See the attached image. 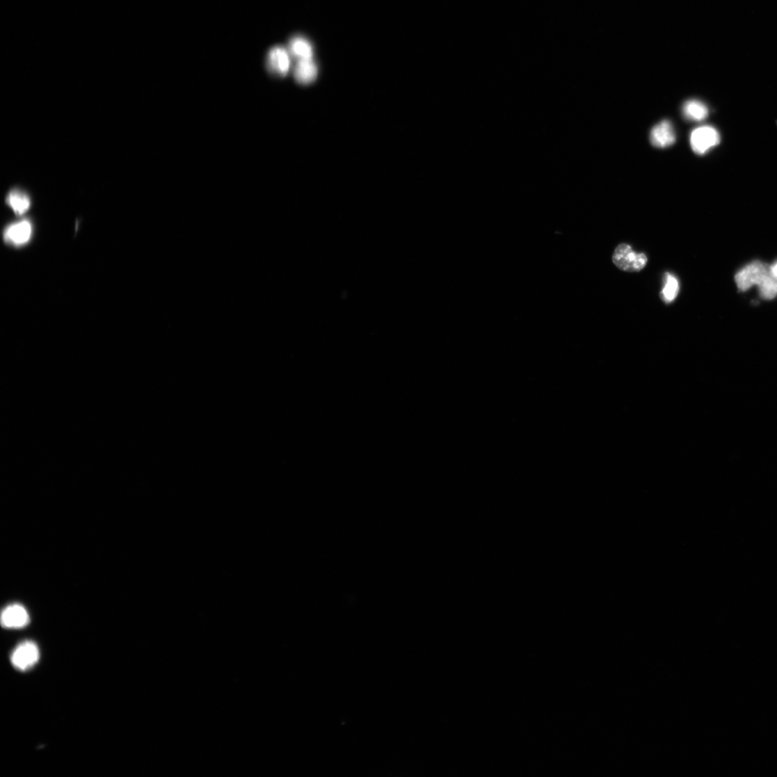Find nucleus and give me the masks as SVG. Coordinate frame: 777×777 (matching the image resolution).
Listing matches in <instances>:
<instances>
[{
	"instance_id": "1",
	"label": "nucleus",
	"mask_w": 777,
	"mask_h": 777,
	"mask_svg": "<svg viewBox=\"0 0 777 777\" xmlns=\"http://www.w3.org/2000/svg\"><path fill=\"white\" fill-rule=\"evenodd\" d=\"M771 275L770 266L758 261L743 268L735 278L739 289L744 291L754 285L760 287Z\"/></svg>"
},
{
	"instance_id": "2",
	"label": "nucleus",
	"mask_w": 777,
	"mask_h": 777,
	"mask_svg": "<svg viewBox=\"0 0 777 777\" xmlns=\"http://www.w3.org/2000/svg\"><path fill=\"white\" fill-rule=\"evenodd\" d=\"M613 262L621 271L639 272L645 268L648 259L645 254L636 253L631 246L620 243L614 251Z\"/></svg>"
},
{
	"instance_id": "3",
	"label": "nucleus",
	"mask_w": 777,
	"mask_h": 777,
	"mask_svg": "<svg viewBox=\"0 0 777 777\" xmlns=\"http://www.w3.org/2000/svg\"><path fill=\"white\" fill-rule=\"evenodd\" d=\"M720 141L719 133L710 126H703L695 129L690 136L691 149L698 155L706 154L712 147L719 144Z\"/></svg>"
},
{
	"instance_id": "4",
	"label": "nucleus",
	"mask_w": 777,
	"mask_h": 777,
	"mask_svg": "<svg viewBox=\"0 0 777 777\" xmlns=\"http://www.w3.org/2000/svg\"><path fill=\"white\" fill-rule=\"evenodd\" d=\"M40 657L37 645L30 641L19 643L11 655L13 665L20 671H26L35 666Z\"/></svg>"
},
{
	"instance_id": "5",
	"label": "nucleus",
	"mask_w": 777,
	"mask_h": 777,
	"mask_svg": "<svg viewBox=\"0 0 777 777\" xmlns=\"http://www.w3.org/2000/svg\"><path fill=\"white\" fill-rule=\"evenodd\" d=\"M266 67L269 72L278 77H285L291 67V55L281 47L272 48L266 58Z\"/></svg>"
},
{
	"instance_id": "6",
	"label": "nucleus",
	"mask_w": 777,
	"mask_h": 777,
	"mask_svg": "<svg viewBox=\"0 0 777 777\" xmlns=\"http://www.w3.org/2000/svg\"><path fill=\"white\" fill-rule=\"evenodd\" d=\"M32 234L31 223L28 220H23L8 226L4 232V239L8 243L19 247L28 243Z\"/></svg>"
},
{
	"instance_id": "7",
	"label": "nucleus",
	"mask_w": 777,
	"mask_h": 777,
	"mask_svg": "<svg viewBox=\"0 0 777 777\" xmlns=\"http://www.w3.org/2000/svg\"><path fill=\"white\" fill-rule=\"evenodd\" d=\"M29 622V612L24 606L19 604L7 606L1 614L2 625L6 628H22L28 625Z\"/></svg>"
},
{
	"instance_id": "8",
	"label": "nucleus",
	"mask_w": 777,
	"mask_h": 777,
	"mask_svg": "<svg viewBox=\"0 0 777 777\" xmlns=\"http://www.w3.org/2000/svg\"><path fill=\"white\" fill-rule=\"evenodd\" d=\"M675 141L674 129L668 120L661 122L650 132V142L657 148H666L674 144Z\"/></svg>"
},
{
	"instance_id": "9",
	"label": "nucleus",
	"mask_w": 777,
	"mask_h": 777,
	"mask_svg": "<svg viewBox=\"0 0 777 777\" xmlns=\"http://www.w3.org/2000/svg\"><path fill=\"white\" fill-rule=\"evenodd\" d=\"M318 71L312 59L299 61L294 70V77L301 85H309L317 78Z\"/></svg>"
},
{
	"instance_id": "10",
	"label": "nucleus",
	"mask_w": 777,
	"mask_h": 777,
	"mask_svg": "<svg viewBox=\"0 0 777 777\" xmlns=\"http://www.w3.org/2000/svg\"><path fill=\"white\" fill-rule=\"evenodd\" d=\"M6 202L17 216L24 215L31 207L30 197L19 189H15L8 193Z\"/></svg>"
},
{
	"instance_id": "11",
	"label": "nucleus",
	"mask_w": 777,
	"mask_h": 777,
	"mask_svg": "<svg viewBox=\"0 0 777 777\" xmlns=\"http://www.w3.org/2000/svg\"><path fill=\"white\" fill-rule=\"evenodd\" d=\"M289 52L291 56L299 61L310 60L313 56V48L310 41L305 38L297 36L289 41Z\"/></svg>"
},
{
	"instance_id": "12",
	"label": "nucleus",
	"mask_w": 777,
	"mask_h": 777,
	"mask_svg": "<svg viewBox=\"0 0 777 777\" xmlns=\"http://www.w3.org/2000/svg\"><path fill=\"white\" fill-rule=\"evenodd\" d=\"M683 114L691 121H702L708 116V109L698 100H689L684 104Z\"/></svg>"
},
{
	"instance_id": "13",
	"label": "nucleus",
	"mask_w": 777,
	"mask_h": 777,
	"mask_svg": "<svg viewBox=\"0 0 777 777\" xmlns=\"http://www.w3.org/2000/svg\"><path fill=\"white\" fill-rule=\"evenodd\" d=\"M680 291L679 282L678 279L666 273L665 275V284L661 292V298L666 303H670L674 301L678 296Z\"/></svg>"
},
{
	"instance_id": "14",
	"label": "nucleus",
	"mask_w": 777,
	"mask_h": 777,
	"mask_svg": "<svg viewBox=\"0 0 777 777\" xmlns=\"http://www.w3.org/2000/svg\"><path fill=\"white\" fill-rule=\"evenodd\" d=\"M770 269L773 275L777 278V262L773 266H770Z\"/></svg>"
}]
</instances>
